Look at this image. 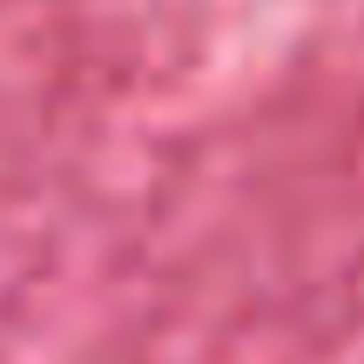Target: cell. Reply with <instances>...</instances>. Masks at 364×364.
I'll use <instances>...</instances> for the list:
<instances>
[]
</instances>
